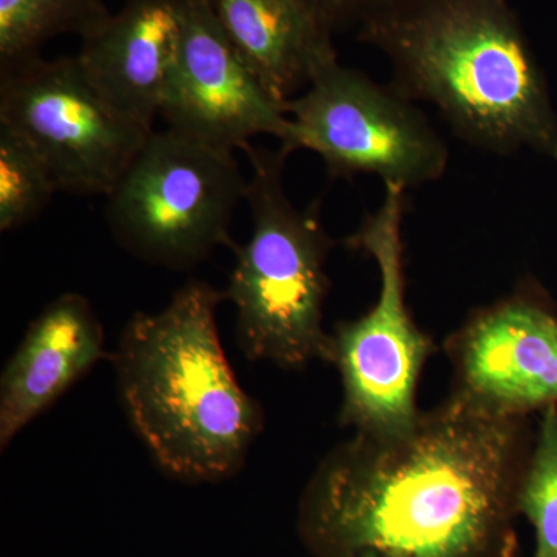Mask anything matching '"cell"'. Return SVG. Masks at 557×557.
Instances as JSON below:
<instances>
[{
	"label": "cell",
	"mask_w": 557,
	"mask_h": 557,
	"mask_svg": "<svg viewBox=\"0 0 557 557\" xmlns=\"http://www.w3.org/2000/svg\"><path fill=\"white\" fill-rule=\"evenodd\" d=\"M533 417L449 395L409 431L357 434L304 487L298 534L313 557H519V487Z\"/></svg>",
	"instance_id": "cell-1"
},
{
	"label": "cell",
	"mask_w": 557,
	"mask_h": 557,
	"mask_svg": "<svg viewBox=\"0 0 557 557\" xmlns=\"http://www.w3.org/2000/svg\"><path fill=\"white\" fill-rule=\"evenodd\" d=\"M357 28L391 62L392 86L463 141L557 160L547 81L509 0H384Z\"/></svg>",
	"instance_id": "cell-2"
},
{
	"label": "cell",
	"mask_w": 557,
	"mask_h": 557,
	"mask_svg": "<svg viewBox=\"0 0 557 557\" xmlns=\"http://www.w3.org/2000/svg\"><path fill=\"white\" fill-rule=\"evenodd\" d=\"M223 289L189 281L157 313L138 311L112 351L124 413L153 463L185 483L239 474L265 412L220 341Z\"/></svg>",
	"instance_id": "cell-3"
},
{
	"label": "cell",
	"mask_w": 557,
	"mask_h": 557,
	"mask_svg": "<svg viewBox=\"0 0 557 557\" xmlns=\"http://www.w3.org/2000/svg\"><path fill=\"white\" fill-rule=\"evenodd\" d=\"M247 203L251 236L234 248L236 263L223 289L236 309V339L248 361L302 369L332 364V335L324 329L330 292L325 265L335 244L322 225L319 201L298 208L284 186V146L249 145Z\"/></svg>",
	"instance_id": "cell-4"
},
{
	"label": "cell",
	"mask_w": 557,
	"mask_h": 557,
	"mask_svg": "<svg viewBox=\"0 0 557 557\" xmlns=\"http://www.w3.org/2000/svg\"><path fill=\"white\" fill-rule=\"evenodd\" d=\"M405 212L406 189L384 185L380 208L343 240L346 248L372 259L380 276L375 304L354 321L339 322L332 333V364L343 387L338 421L357 434L388 437L416 424L421 373L438 351L408 306Z\"/></svg>",
	"instance_id": "cell-5"
},
{
	"label": "cell",
	"mask_w": 557,
	"mask_h": 557,
	"mask_svg": "<svg viewBox=\"0 0 557 557\" xmlns=\"http://www.w3.org/2000/svg\"><path fill=\"white\" fill-rule=\"evenodd\" d=\"M247 190L233 152L152 131L106 196L104 214L121 248L150 265L185 271L220 247L236 248L231 223Z\"/></svg>",
	"instance_id": "cell-6"
},
{
	"label": "cell",
	"mask_w": 557,
	"mask_h": 557,
	"mask_svg": "<svg viewBox=\"0 0 557 557\" xmlns=\"http://www.w3.org/2000/svg\"><path fill=\"white\" fill-rule=\"evenodd\" d=\"M287 113L293 152L317 153L330 177L376 175L408 190L448 170V145L413 101L339 61L293 98Z\"/></svg>",
	"instance_id": "cell-7"
},
{
	"label": "cell",
	"mask_w": 557,
	"mask_h": 557,
	"mask_svg": "<svg viewBox=\"0 0 557 557\" xmlns=\"http://www.w3.org/2000/svg\"><path fill=\"white\" fill-rule=\"evenodd\" d=\"M0 124L24 138L58 193L108 196L150 132L98 94L78 58L0 69Z\"/></svg>",
	"instance_id": "cell-8"
},
{
	"label": "cell",
	"mask_w": 557,
	"mask_h": 557,
	"mask_svg": "<svg viewBox=\"0 0 557 557\" xmlns=\"http://www.w3.org/2000/svg\"><path fill=\"white\" fill-rule=\"evenodd\" d=\"M453 397L500 417H533L557 406V302L527 277L472 311L443 344Z\"/></svg>",
	"instance_id": "cell-9"
},
{
	"label": "cell",
	"mask_w": 557,
	"mask_h": 557,
	"mask_svg": "<svg viewBox=\"0 0 557 557\" xmlns=\"http://www.w3.org/2000/svg\"><path fill=\"white\" fill-rule=\"evenodd\" d=\"M168 129L211 148L244 150L259 135L292 150L287 106L263 87L215 16L211 0H188L177 54L161 98Z\"/></svg>",
	"instance_id": "cell-10"
},
{
	"label": "cell",
	"mask_w": 557,
	"mask_h": 557,
	"mask_svg": "<svg viewBox=\"0 0 557 557\" xmlns=\"http://www.w3.org/2000/svg\"><path fill=\"white\" fill-rule=\"evenodd\" d=\"M188 0H126L81 38L87 79L116 112L153 131L177 54Z\"/></svg>",
	"instance_id": "cell-11"
},
{
	"label": "cell",
	"mask_w": 557,
	"mask_h": 557,
	"mask_svg": "<svg viewBox=\"0 0 557 557\" xmlns=\"http://www.w3.org/2000/svg\"><path fill=\"white\" fill-rule=\"evenodd\" d=\"M104 329L89 300L64 293L33 319L0 376V448L102 359Z\"/></svg>",
	"instance_id": "cell-12"
},
{
	"label": "cell",
	"mask_w": 557,
	"mask_h": 557,
	"mask_svg": "<svg viewBox=\"0 0 557 557\" xmlns=\"http://www.w3.org/2000/svg\"><path fill=\"white\" fill-rule=\"evenodd\" d=\"M215 16L260 83L287 106L338 62L332 28L307 0H211Z\"/></svg>",
	"instance_id": "cell-13"
},
{
	"label": "cell",
	"mask_w": 557,
	"mask_h": 557,
	"mask_svg": "<svg viewBox=\"0 0 557 557\" xmlns=\"http://www.w3.org/2000/svg\"><path fill=\"white\" fill-rule=\"evenodd\" d=\"M110 14L104 0H0V69L40 57L58 36L84 38Z\"/></svg>",
	"instance_id": "cell-14"
},
{
	"label": "cell",
	"mask_w": 557,
	"mask_h": 557,
	"mask_svg": "<svg viewBox=\"0 0 557 557\" xmlns=\"http://www.w3.org/2000/svg\"><path fill=\"white\" fill-rule=\"evenodd\" d=\"M519 515L534 528L533 557H557V406L541 412L519 487Z\"/></svg>",
	"instance_id": "cell-15"
},
{
	"label": "cell",
	"mask_w": 557,
	"mask_h": 557,
	"mask_svg": "<svg viewBox=\"0 0 557 557\" xmlns=\"http://www.w3.org/2000/svg\"><path fill=\"white\" fill-rule=\"evenodd\" d=\"M57 185L32 146L0 124V231L21 228L38 218Z\"/></svg>",
	"instance_id": "cell-16"
},
{
	"label": "cell",
	"mask_w": 557,
	"mask_h": 557,
	"mask_svg": "<svg viewBox=\"0 0 557 557\" xmlns=\"http://www.w3.org/2000/svg\"><path fill=\"white\" fill-rule=\"evenodd\" d=\"M384 0H307L333 32L358 27Z\"/></svg>",
	"instance_id": "cell-17"
}]
</instances>
